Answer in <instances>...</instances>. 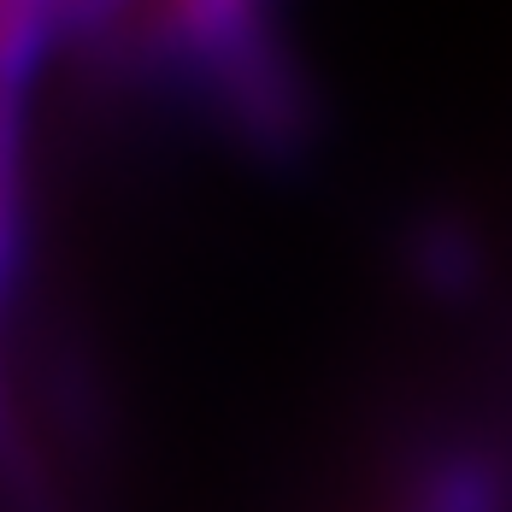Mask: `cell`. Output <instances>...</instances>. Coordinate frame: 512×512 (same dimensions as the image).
Returning a JSON list of instances; mask_svg holds the SVG:
<instances>
[{"instance_id":"obj_1","label":"cell","mask_w":512,"mask_h":512,"mask_svg":"<svg viewBox=\"0 0 512 512\" xmlns=\"http://www.w3.org/2000/svg\"><path fill=\"white\" fill-rule=\"evenodd\" d=\"M106 48L195 95L259 154H295L307 142V77L277 30L271 0H136Z\"/></svg>"}]
</instances>
